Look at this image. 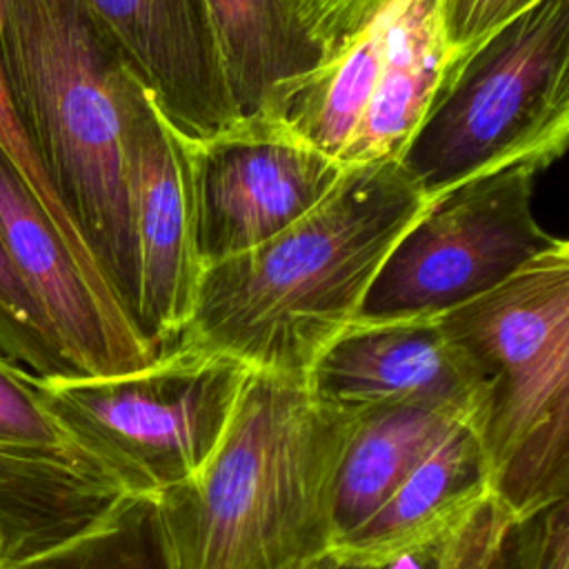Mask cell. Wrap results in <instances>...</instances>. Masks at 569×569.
I'll return each instance as SVG.
<instances>
[{
	"label": "cell",
	"mask_w": 569,
	"mask_h": 569,
	"mask_svg": "<svg viewBox=\"0 0 569 569\" xmlns=\"http://www.w3.org/2000/svg\"><path fill=\"white\" fill-rule=\"evenodd\" d=\"M309 569H369V567H358V565H347V562H340V560H336V558H331V556H327V558H322L320 562H316V565H311Z\"/></svg>",
	"instance_id": "obj_26"
},
{
	"label": "cell",
	"mask_w": 569,
	"mask_h": 569,
	"mask_svg": "<svg viewBox=\"0 0 569 569\" xmlns=\"http://www.w3.org/2000/svg\"><path fill=\"white\" fill-rule=\"evenodd\" d=\"M529 169L465 182L409 227L380 267L360 316L445 313L509 278L556 242L533 213Z\"/></svg>",
	"instance_id": "obj_7"
},
{
	"label": "cell",
	"mask_w": 569,
	"mask_h": 569,
	"mask_svg": "<svg viewBox=\"0 0 569 569\" xmlns=\"http://www.w3.org/2000/svg\"><path fill=\"white\" fill-rule=\"evenodd\" d=\"M351 427L305 378L251 369L207 465L156 496L169 567L309 569L327 558Z\"/></svg>",
	"instance_id": "obj_2"
},
{
	"label": "cell",
	"mask_w": 569,
	"mask_h": 569,
	"mask_svg": "<svg viewBox=\"0 0 569 569\" xmlns=\"http://www.w3.org/2000/svg\"><path fill=\"white\" fill-rule=\"evenodd\" d=\"M489 569H527V560H525V547H522V536H520V525H516L502 547L498 549L493 562Z\"/></svg>",
	"instance_id": "obj_25"
},
{
	"label": "cell",
	"mask_w": 569,
	"mask_h": 569,
	"mask_svg": "<svg viewBox=\"0 0 569 569\" xmlns=\"http://www.w3.org/2000/svg\"><path fill=\"white\" fill-rule=\"evenodd\" d=\"M0 240L60 347L69 380L127 373L158 356L120 300L84 276L2 151Z\"/></svg>",
	"instance_id": "obj_11"
},
{
	"label": "cell",
	"mask_w": 569,
	"mask_h": 569,
	"mask_svg": "<svg viewBox=\"0 0 569 569\" xmlns=\"http://www.w3.org/2000/svg\"><path fill=\"white\" fill-rule=\"evenodd\" d=\"M378 13L382 64L342 167L398 162L453 67L440 27V0H389Z\"/></svg>",
	"instance_id": "obj_14"
},
{
	"label": "cell",
	"mask_w": 569,
	"mask_h": 569,
	"mask_svg": "<svg viewBox=\"0 0 569 569\" xmlns=\"http://www.w3.org/2000/svg\"><path fill=\"white\" fill-rule=\"evenodd\" d=\"M491 493L480 433L471 422H456L329 556L369 569L425 560Z\"/></svg>",
	"instance_id": "obj_13"
},
{
	"label": "cell",
	"mask_w": 569,
	"mask_h": 569,
	"mask_svg": "<svg viewBox=\"0 0 569 569\" xmlns=\"http://www.w3.org/2000/svg\"><path fill=\"white\" fill-rule=\"evenodd\" d=\"M0 451L109 478L49 411L38 378L4 356H0Z\"/></svg>",
	"instance_id": "obj_19"
},
{
	"label": "cell",
	"mask_w": 569,
	"mask_h": 569,
	"mask_svg": "<svg viewBox=\"0 0 569 569\" xmlns=\"http://www.w3.org/2000/svg\"><path fill=\"white\" fill-rule=\"evenodd\" d=\"M0 151L4 153V158L13 164V169L18 171V176L22 178V182L29 187V191L33 193V198L40 202V207L44 209V213L49 216V220L53 222V227L58 229V233L62 236L64 244L69 247L71 256L76 258V262L80 264V269L84 271V276L100 287L102 291L116 296V291L111 289L109 280L104 278L102 269L98 267L89 244L84 242L80 229L76 227V222L71 220V216L67 213L64 204L60 202L58 193L53 191L40 160L36 158L16 113L9 100V91L4 84V73H2V60H0ZM118 298V296H116ZM122 305V302H120ZM133 320V318H131Z\"/></svg>",
	"instance_id": "obj_21"
},
{
	"label": "cell",
	"mask_w": 569,
	"mask_h": 569,
	"mask_svg": "<svg viewBox=\"0 0 569 569\" xmlns=\"http://www.w3.org/2000/svg\"><path fill=\"white\" fill-rule=\"evenodd\" d=\"M122 180L136 258L133 320L160 351L184 331L204 271L189 136L160 109L140 76L124 96Z\"/></svg>",
	"instance_id": "obj_8"
},
{
	"label": "cell",
	"mask_w": 569,
	"mask_h": 569,
	"mask_svg": "<svg viewBox=\"0 0 569 569\" xmlns=\"http://www.w3.org/2000/svg\"><path fill=\"white\" fill-rule=\"evenodd\" d=\"M0 569H171L156 498L124 496L82 531Z\"/></svg>",
	"instance_id": "obj_18"
},
{
	"label": "cell",
	"mask_w": 569,
	"mask_h": 569,
	"mask_svg": "<svg viewBox=\"0 0 569 569\" xmlns=\"http://www.w3.org/2000/svg\"><path fill=\"white\" fill-rule=\"evenodd\" d=\"M456 422L469 420L429 407L353 416L336 476L333 545L362 525Z\"/></svg>",
	"instance_id": "obj_17"
},
{
	"label": "cell",
	"mask_w": 569,
	"mask_h": 569,
	"mask_svg": "<svg viewBox=\"0 0 569 569\" xmlns=\"http://www.w3.org/2000/svg\"><path fill=\"white\" fill-rule=\"evenodd\" d=\"M389 0H300L305 24L322 56L371 20Z\"/></svg>",
	"instance_id": "obj_24"
},
{
	"label": "cell",
	"mask_w": 569,
	"mask_h": 569,
	"mask_svg": "<svg viewBox=\"0 0 569 569\" xmlns=\"http://www.w3.org/2000/svg\"><path fill=\"white\" fill-rule=\"evenodd\" d=\"M196 224L209 267L273 238L340 180L345 167L258 113L189 138Z\"/></svg>",
	"instance_id": "obj_9"
},
{
	"label": "cell",
	"mask_w": 569,
	"mask_h": 569,
	"mask_svg": "<svg viewBox=\"0 0 569 569\" xmlns=\"http://www.w3.org/2000/svg\"><path fill=\"white\" fill-rule=\"evenodd\" d=\"M0 353L40 380H69V367L0 240Z\"/></svg>",
	"instance_id": "obj_20"
},
{
	"label": "cell",
	"mask_w": 569,
	"mask_h": 569,
	"mask_svg": "<svg viewBox=\"0 0 569 569\" xmlns=\"http://www.w3.org/2000/svg\"><path fill=\"white\" fill-rule=\"evenodd\" d=\"M169 120L189 138L238 120L202 0H87Z\"/></svg>",
	"instance_id": "obj_12"
},
{
	"label": "cell",
	"mask_w": 569,
	"mask_h": 569,
	"mask_svg": "<svg viewBox=\"0 0 569 569\" xmlns=\"http://www.w3.org/2000/svg\"><path fill=\"white\" fill-rule=\"evenodd\" d=\"M569 140V0H540L451 67L398 164L429 198L505 169L545 171Z\"/></svg>",
	"instance_id": "obj_5"
},
{
	"label": "cell",
	"mask_w": 569,
	"mask_h": 569,
	"mask_svg": "<svg viewBox=\"0 0 569 569\" xmlns=\"http://www.w3.org/2000/svg\"><path fill=\"white\" fill-rule=\"evenodd\" d=\"M313 396L349 416L429 407L480 431L489 385L442 313L358 316L307 373Z\"/></svg>",
	"instance_id": "obj_10"
},
{
	"label": "cell",
	"mask_w": 569,
	"mask_h": 569,
	"mask_svg": "<svg viewBox=\"0 0 569 569\" xmlns=\"http://www.w3.org/2000/svg\"><path fill=\"white\" fill-rule=\"evenodd\" d=\"M516 518L491 493L425 558L431 569H489Z\"/></svg>",
	"instance_id": "obj_22"
},
{
	"label": "cell",
	"mask_w": 569,
	"mask_h": 569,
	"mask_svg": "<svg viewBox=\"0 0 569 569\" xmlns=\"http://www.w3.org/2000/svg\"><path fill=\"white\" fill-rule=\"evenodd\" d=\"M536 2L540 0H440V27L449 60L458 64Z\"/></svg>",
	"instance_id": "obj_23"
},
{
	"label": "cell",
	"mask_w": 569,
	"mask_h": 569,
	"mask_svg": "<svg viewBox=\"0 0 569 569\" xmlns=\"http://www.w3.org/2000/svg\"><path fill=\"white\" fill-rule=\"evenodd\" d=\"M4 558H9V545H7V538H4V533H2V529H0V562H2Z\"/></svg>",
	"instance_id": "obj_27"
},
{
	"label": "cell",
	"mask_w": 569,
	"mask_h": 569,
	"mask_svg": "<svg viewBox=\"0 0 569 569\" xmlns=\"http://www.w3.org/2000/svg\"><path fill=\"white\" fill-rule=\"evenodd\" d=\"M431 202L398 162L345 167L287 229L204 267L178 340L253 371L307 378L360 316L387 256Z\"/></svg>",
	"instance_id": "obj_1"
},
{
	"label": "cell",
	"mask_w": 569,
	"mask_h": 569,
	"mask_svg": "<svg viewBox=\"0 0 569 569\" xmlns=\"http://www.w3.org/2000/svg\"><path fill=\"white\" fill-rule=\"evenodd\" d=\"M0 60L36 158L133 318L122 120L138 73L87 0H0Z\"/></svg>",
	"instance_id": "obj_3"
},
{
	"label": "cell",
	"mask_w": 569,
	"mask_h": 569,
	"mask_svg": "<svg viewBox=\"0 0 569 569\" xmlns=\"http://www.w3.org/2000/svg\"><path fill=\"white\" fill-rule=\"evenodd\" d=\"M442 318L489 385L478 433L491 491L529 522L569 489V242Z\"/></svg>",
	"instance_id": "obj_4"
},
{
	"label": "cell",
	"mask_w": 569,
	"mask_h": 569,
	"mask_svg": "<svg viewBox=\"0 0 569 569\" xmlns=\"http://www.w3.org/2000/svg\"><path fill=\"white\" fill-rule=\"evenodd\" d=\"M380 64L382 20L376 13L309 71L287 82L262 113L342 167L373 98Z\"/></svg>",
	"instance_id": "obj_16"
},
{
	"label": "cell",
	"mask_w": 569,
	"mask_h": 569,
	"mask_svg": "<svg viewBox=\"0 0 569 569\" xmlns=\"http://www.w3.org/2000/svg\"><path fill=\"white\" fill-rule=\"evenodd\" d=\"M202 7L238 118L262 113L287 82L322 58L300 0H202Z\"/></svg>",
	"instance_id": "obj_15"
},
{
	"label": "cell",
	"mask_w": 569,
	"mask_h": 569,
	"mask_svg": "<svg viewBox=\"0 0 569 569\" xmlns=\"http://www.w3.org/2000/svg\"><path fill=\"white\" fill-rule=\"evenodd\" d=\"M242 362L176 340L133 371L40 380L49 411L131 496L156 498L193 478L220 445L249 378Z\"/></svg>",
	"instance_id": "obj_6"
}]
</instances>
